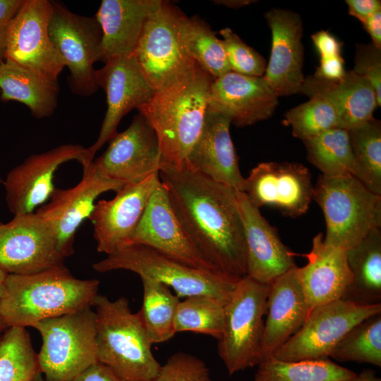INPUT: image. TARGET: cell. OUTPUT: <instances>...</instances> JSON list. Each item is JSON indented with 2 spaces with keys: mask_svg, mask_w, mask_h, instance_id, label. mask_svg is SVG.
<instances>
[{
  "mask_svg": "<svg viewBox=\"0 0 381 381\" xmlns=\"http://www.w3.org/2000/svg\"><path fill=\"white\" fill-rule=\"evenodd\" d=\"M8 327L0 319V333L4 332Z\"/></svg>",
  "mask_w": 381,
  "mask_h": 381,
  "instance_id": "obj_52",
  "label": "cell"
},
{
  "mask_svg": "<svg viewBox=\"0 0 381 381\" xmlns=\"http://www.w3.org/2000/svg\"><path fill=\"white\" fill-rule=\"evenodd\" d=\"M354 67L358 75L367 79L373 85L377 96V104H381V49L372 42L356 44Z\"/></svg>",
  "mask_w": 381,
  "mask_h": 381,
  "instance_id": "obj_42",
  "label": "cell"
},
{
  "mask_svg": "<svg viewBox=\"0 0 381 381\" xmlns=\"http://www.w3.org/2000/svg\"><path fill=\"white\" fill-rule=\"evenodd\" d=\"M188 19L179 7L162 0L145 23L131 56L154 91L185 74L195 64L186 47Z\"/></svg>",
  "mask_w": 381,
  "mask_h": 381,
  "instance_id": "obj_7",
  "label": "cell"
},
{
  "mask_svg": "<svg viewBox=\"0 0 381 381\" xmlns=\"http://www.w3.org/2000/svg\"><path fill=\"white\" fill-rule=\"evenodd\" d=\"M171 205L188 238L217 271L247 274L243 225L236 191L188 166H162L159 172Z\"/></svg>",
  "mask_w": 381,
  "mask_h": 381,
  "instance_id": "obj_1",
  "label": "cell"
},
{
  "mask_svg": "<svg viewBox=\"0 0 381 381\" xmlns=\"http://www.w3.org/2000/svg\"><path fill=\"white\" fill-rule=\"evenodd\" d=\"M338 361L364 363L381 367V313L352 327L330 353Z\"/></svg>",
  "mask_w": 381,
  "mask_h": 381,
  "instance_id": "obj_36",
  "label": "cell"
},
{
  "mask_svg": "<svg viewBox=\"0 0 381 381\" xmlns=\"http://www.w3.org/2000/svg\"><path fill=\"white\" fill-rule=\"evenodd\" d=\"M85 148L80 145L63 144L49 151L32 155L6 175L4 184L6 202L16 214L34 212L49 200L55 187L54 174L63 163L83 161Z\"/></svg>",
  "mask_w": 381,
  "mask_h": 381,
  "instance_id": "obj_18",
  "label": "cell"
},
{
  "mask_svg": "<svg viewBox=\"0 0 381 381\" xmlns=\"http://www.w3.org/2000/svg\"><path fill=\"white\" fill-rule=\"evenodd\" d=\"M303 143L307 159L322 175L353 176L354 159L348 130L331 128Z\"/></svg>",
  "mask_w": 381,
  "mask_h": 381,
  "instance_id": "obj_34",
  "label": "cell"
},
{
  "mask_svg": "<svg viewBox=\"0 0 381 381\" xmlns=\"http://www.w3.org/2000/svg\"><path fill=\"white\" fill-rule=\"evenodd\" d=\"M282 123L291 126L293 135L303 141L339 126L334 107L320 96L310 97L308 101L287 111Z\"/></svg>",
  "mask_w": 381,
  "mask_h": 381,
  "instance_id": "obj_39",
  "label": "cell"
},
{
  "mask_svg": "<svg viewBox=\"0 0 381 381\" xmlns=\"http://www.w3.org/2000/svg\"><path fill=\"white\" fill-rule=\"evenodd\" d=\"M49 33L68 69V81L72 92L85 97L95 94L99 87L94 65L99 61L102 37L95 17L75 13L52 1Z\"/></svg>",
  "mask_w": 381,
  "mask_h": 381,
  "instance_id": "obj_10",
  "label": "cell"
},
{
  "mask_svg": "<svg viewBox=\"0 0 381 381\" xmlns=\"http://www.w3.org/2000/svg\"><path fill=\"white\" fill-rule=\"evenodd\" d=\"M229 66L232 72L254 77L264 75L267 64L264 57L246 44L231 28L219 30Z\"/></svg>",
  "mask_w": 381,
  "mask_h": 381,
  "instance_id": "obj_40",
  "label": "cell"
},
{
  "mask_svg": "<svg viewBox=\"0 0 381 381\" xmlns=\"http://www.w3.org/2000/svg\"><path fill=\"white\" fill-rule=\"evenodd\" d=\"M231 123L227 116L208 107L202 131L186 166L215 182L242 192L245 178L231 138Z\"/></svg>",
  "mask_w": 381,
  "mask_h": 381,
  "instance_id": "obj_24",
  "label": "cell"
},
{
  "mask_svg": "<svg viewBox=\"0 0 381 381\" xmlns=\"http://www.w3.org/2000/svg\"><path fill=\"white\" fill-rule=\"evenodd\" d=\"M72 381H123L109 368L97 361L81 373L78 375Z\"/></svg>",
  "mask_w": 381,
  "mask_h": 381,
  "instance_id": "obj_46",
  "label": "cell"
},
{
  "mask_svg": "<svg viewBox=\"0 0 381 381\" xmlns=\"http://www.w3.org/2000/svg\"><path fill=\"white\" fill-rule=\"evenodd\" d=\"M313 187L311 174L302 164L265 162L259 163L245 178L242 192L258 209L270 206L296 218L308 210Z\"/></svg>",
  "mask_w": 381,
  "mask_h": 381,
  "instance_id": "obj_16",
  "label": "cell"
},
{
  "mask_svg": "<svg viewBox=\"0 0 381 381\" xmlns=\"http://www.w3.org/2000/svg\"><path fill=\"white\" fill-rule=\"evenodd\" d=\"M257 2V1L253 0H214L213 1L214 4L223 5L230 8L238 9Z\"/></svg>",
  "mask_w": 381,
  "mask_h": 381,
  "instance_id": "obj_50",
  "label": "cell"
},
{
  "mask_svg": "<svg viewBox=\"0 0 381 381\" xmlns=\"http://www.w3.org/2000/svg\"><path fill=\"white\" fill-rule=\"evenodd\" d=\"M160 182L159 174H154L140 183L124 185L112 199L96 202L89 219L97 251L109 255L128 243Z\"/></svg>",
  "mask_w": 381,
  "mask_h": 381,
  "instance_id": "obj_19",
  "label": "cell"
},
{
  "mask_svg": "<svg viewBox=\"0 0 381 381\" xmlns=\"http://www.w3.org/2000/svg\"><path fill=\"white\" fill-rule=\"evenodd\" d=\"M91 164L105 179L124 185L140 183L160 170L161 154L156 133L138 113L125 131L109 141L107 150Z\"/></svg>",
  "mask_w": 381,
  "mask_h": 381,
  "instance_id": "obj_14",
  "label": "cell"
},
{
  "mask_svg": "<svg viewBox=\"0 0 381 381\" xmlns=\"http://www.w3.org/2000/svg\"><path fill=\"white\" fill-rule=\"evenodd\" d=\"M99 272L124 270L156 280L179 298L207 295L226 304L241 279L191 266L146 246L127 243L92 265Z\"/></svg>",
  "mask_w": 381,
  "mask_h": 381,
  "instance_id": "obj_5",
  "label": "cell"
},
{
  "mask_svg": "<svg viewBox=\"0 0 381 381\" xmlns=\"http://www.w3.org/2000/svg\"><path fill=\"white\" fill-rule=\"evenodd\" d=\"M1 61H0V62H1Z\"/></svg>",
  "mask_w": 381,
  "mask_h": 381,
  "instance_id": "obj_55",
  "label": "cell"
},
{
  "mask_svg": "<svg viewBox=\"0 0 381 381\" xmlns=\"http://www.w3.org/2000/svg\"><path fill=\"white\" fill-rule=\"evenodd\" d=\"M179 301L176 317V333L192 332L219 340L224 323L225 304L207 295L192 296Z\"/></svg>",
  "mask_w": 381,
  "mask_h": 381,
  "instance_id": "obj_37",
  "label": "cell"
},
{
  "mask_svg": "<svg viewBox=\"0 0 381 381\" xmlns=\"http://www.w3.org/2000/svg\"><path fill=\"white\" fill-rule=\"evenodd\" d=\"M0 182L1 183H4V181L2 179H0Z\"/></svg>",
  "mask_w": 381,
  "mask_h": 381,
  "instance_id": "obj_54",
  "label": "cell"
},
{
  "mask_svg": "<svg viewBox=\"0 0 381 381\" xmlns=\"http://www.w3.org/2000/svg\"><path fill=\"white\" fill-rule=\"evenodd\" d=\"M54 232L36 213L0 222V267L8 274H30L64 265Z\"/></svg>",
  "mask_w": 381,
  "mask_h": 381,
  "instance_id": "obj_13",
  "label": "cell"
},
{
  "mask_svg": "<svg viewBox=\"0 0 381 381\" xmlns=\"http://www.w3.org/2000/svg\"><path fill=\"white\" fill-rule=\"evenodd\" d=\"M357 373L332 361H283L273 357L258 365L253 381H341Z\"/></svg>",
  "mask_w": 381,
  "mask_h": 381,
  "instance_id": "obj_33",
  "label": "cell"
},
{
  "mask_svg": "<svg viewBox=\"0 0 381 381\" xmlns=\"http://www.w3.org/2000/svg\"><path fill=\"white\" fill-rule=\"evenodd\" d=\"M270 289V284L245 276L224 306L218 354L229 375L258 365L261 361L263 318Z\"/></svg>",
  "mask_w": 381,
  "mask_h": 381,
  "instance_id": "obj_8",
  "label": "cell"
},
{
  "mask_svg": "<svg viewBox=\"0 0 381 381\" xmlns=\"http://www.w3.org/2000/svg\"><path fill=\"white\" fill-rule=\"evenodd\" d=\"M128 243L146 246L191 266L220 272L205 260L188 238L161 182Z\"/></svg>",
  "mask_w": 381,
  "mask_h": 381,
  "instance_id": "obj_21",
  "label": "cell"
},
{
  "mask_svg": "<svg viewBox=\"0 0 381 381\" xmlns=\"http://www.w3.org/2000/svg\"><path fill=\"white\" fill-rule=\"evenodd\" d=\"M8 274L0 267V303L6 290V280Z\"/></svg>",
  "mask_w": 381,
  "mask_h": 381,
  "instance_id": "obj_51",
  "label": "cell"
},
{
  "mask_svg": "<svg viewBox=\"0 0 381 381\" xmlns=\"http://www.w3.org/2000/svg\"><path fill=\"white\" fill-rule=\"evenodd\" d=\"M24 0H0V61L4 59L9 24Z\"/></svg>",
  "mask_w": 381,
  "mask_h": 381,
  "instance_id": "obj_43",
  "label": "cell"
},
{
  "mask_svg": "<svg viewBox=\"0 0 381 381\" xmlns=\"http://www.w3.org/2000/svg\"><path fill=\"white\" fill-rule=\"evenodd\" d=\"M310 37L320 58L341 56L343 42L328 31L320 30Z\"/></svg>",
  "mask_w": 381,
  "mask_h": 381,
  "instance_id": "obj_44",
  "label": "cell"
},
{
  "mask_svg": "<svg viewBox=\"0 0 381 381\" xmlns=\"http://www.w3.org/2000/svg\"><path fill=\"white\" fill-rule=\"evenodd\" d=\"M349 13L363 23L369 16L381 11L380 0H346Z\"/></svg>",
  "mask_w": 381,
  "mask_h": 381,
  "instance_id": "obj_47",
  "label": "cell"
},
{
  "mask_svg": "<svg viewBox=\"0 0 381 381\" xmlns=\"http://www.w3.org/2000/svg\"><path fill=\"white\" fill-rule=\"evenodd\" d=\"M264 16L272 32V48L263 78L278 97L299 93L305 79L301 16L273 8Z\"/></svg>",
  "mask_w": 381,
  "mask_h": 381,
  "instance_id": "obj_20",
  "label": "cell"
},
{
  "mask_svg": "<svg viewBox=\"0 0 381 381\" xmlns=\"http://www.w3.org/2000/svg\"><path fill=\"white\" fill-rule=\"evenodd\" d=\"M41 334L37 354L45 381H72L97 361L96 315L92 306L32 325Z\"/></svg>",
  "mask_w": 381,
  "mask_h": 381,
  "instance_id": "obj_9",
  "label": "cell"
},
{
  "mask_svg": "<svg viewBox=\"0 0 381 381\" xmlns=\"http://www.w3.org/2000/svg\"><path fill=\"white\" fill-rule=\"evenodd\" d=\"M322 234L312 241L310 252L305 254L307 264L296 268L310 312L313 308L341 299L352 279L347 262V250L327 246Z\"/></svg>",
  "mask_w": 381,
  "mask_h": 381,
  "instance_id": "obj_25",
  "label": "cell"
},
{
  "mask_svg": "<svg viewBox=\"0 0 381 381\" xmlns=\"http://www.w3.org/2000/svg\"><path fill=\"white\" fill-rule=\"evenodd\" d=\"M344 60L341 56L320 58L319 66L313 75L315 78L326 80H338L346 74Z\"/></svg>",
  "mask_w": 381,
  "mask_h": 381,
  "instance_id": "obj_45",
  "label": "cell"
},
{
  "mask_svg": "<svg viewBox=\"0 0 381 381\" xmlns=\"http://www.w3.org/2000/svg\"><path fill=\"white\" fill-rule=\"evenodd\" d=\"M246 251L247 274L253 279L271 284L296 265L294 253L281 241L271 226L246 194L236 191Z\"/></svg>",
  "mask_w": 381,
  "mask_h": 381,
  "instance_id": "obj_22",
  "label": "cell"
},
{
  "mask_svg": "<svg viewBox=\"0 0 381 381\" xmlns=\"http://www.w3.org/2000/svg\"><path fill=\"white\" fill-rule=\"evenodd\" d=\"M313 199L326 222L324 243L349 250L374 229L381 227V195L368 190L352 175H320Z\"/></svg>",
  "mask_w": 381,
  "mask_h": 381,
  "instance_id": "obj_6",
  "label": "cell"
},
{
  "mask_svg": "<svg viewBox=\"0 0 381 381\" xmlns=\"http://www.w3.org/2000/svg\"><path fill=\"white\" fill-rule=\"evenodd\" d=\"M92 306L96 315L97 361L123 381H155L161 365L128 299L121 297L111 301L97 294Z\"/></svg>",
  "mask_w": 381,
  "mask_h": 381,
  "instance_id": "obj_4",
  "label": "cell"
},
{
  "mask_svg": "<svg viewBox=\"0 0 381 381\" xmlns=\"http://www.w3.org/2000/svg\"><path fill=\"white\" fill-rule=\"evenodd\" d=\"M155 381H213L208 367L200 358L179 351L161 365Z\"/></svg>",
  "mask_w": 381,
  "mask_h": 381,
  "instance_id": "obj_41",
  "label": "cell"
},
{
  "mask_svg": "<svg viewBox=\"0 0 381 381\" xmlns=\"http://www.w3.org/2000/svg\"><path fill=\"white\" fill-rule=\"evenodd\" d=\"M214 80L195 63L138 109L156 133L161 167L186 165L202 129Z\"/></svg>",
  "mask_w": 381,
  "mask_h": 381,
  "instance_id": "obj_2",
  "label": "cell"
},
{
  "mask_svg": "<svg viewBox=\"0 0 381 381\" xmlns=\"http://www.w3.org/2000/svg\"><path fill=\"white\" fill-rule=\"evenodd\" d=\"M140 279L143 296L137 315L152 344L167 341L176 334L175 317L180 298L156 280Z\"/></svg>",
  "mask_w": 381,
  "mask_h": 381,
  "instance_id": "obj_31",
  "label": "cell"
},
{
  "mask_svg": "<svg viewBox=\"0 0 381 381\" xmlns=\"http://www.w3.org/2000/svg\"><path fill=\"white\" fill-rule=\"evenodd\" d=\"M278 103V97L263 76L232 71L213 81L208 99L209 107L227 116L237 127L270 118Z\"/></svg>",
  "mask_w": 381,
  "mask_h": 381,
  "instance_id": "obj_23",
  "label": "cell"
},
{
  "mask_svg": "<svg viewBox=\"0 0 381 381\" xmlns=\"http://www.w3.org/2000/svg\"><path fill=\"white\" fill-rule=\"evenodd\" d=\"M97 279L75 277L64 265L30 274H8L0 319L9 327H32L43 320L92 306Z\"/></svg>",
  "mask_w": 381,
  "mask_h": 381,
  "instance_id": "obj_3",
  "label": "cell"
},
{
  "mask_svg": "<svg viewBox=\"0 0 381 381\" xmlns=\"http://www.w3.org/2000/svg\"><path fill=\"white\" fill-rule=\"evenodd\" d=\"M354 159L353 176L381 195V122L375 118L349 130Z\"/></svg>",
  "mask_w": 381,
  "mask_h": 381,
  "instance_id": "obj_32",
  "label": "cell"
},
{
  "mask_svg": "<svg viewBox=\"0 0 381 381\" xmlns=\"http://www.w3.org/2000/svg\"><path fill=\"white\" fill-rule=\"evenodd\" d=\"M380 313L381 304L361 305L343 299L318 306L272 357L283 361L329 358L333 349L352 327Z\"/></svg>",
  "mask_w": 381,
  "mask_h": 381,
  "instance_id": "obj_11",
  "label": "cell"
},
{
  "mask_svg": "<svg viewBox=\"0 0 381 381\" xmlns=\"http://www.w3.org/2000/svg\"><path fill=\"white\" fill-rule=\"evenodd\" d=\"M37 354L25 327H9L0 337V381H36Z\"/></svg>",
  "mask_w": 381,
  "mask_h": 381,
  "instance_id": "obj_35",
  "label": "cell"
},
{
  "mask_svg": "<svg viewBox=\"0 0 381 381\" xmlns=\"http://www.w3.org/2000/svg\"><path fill=\"white\" fill-rule=\"evenodd\" d=\"M95 78L106 94L107 109L97 139L85 148L83 167L90 164L97 152L118 133L122 118L146 103L155 92L132 56L110 59L96 69Z\"/></svg>",
  "mask_w": 381,
  "mask_h": 381,
  "instance_id": "obj_15",
  "label": "cell"
},
{
  "mask_svg": "<svg viewBox=\"0 0 381 381\" xmlns=\"http://www.w3.org/2000/svg\"><path fill=\"white\" fill-rule=\"evenodd\" d=\"M362 24L370 36L371 42L377 48L381 49V11L369 16Z\"/></svg>",
  "mask_w": 381,
  "mask_h": 381,
  "instance_id": "obj_48",
  "label": "cell"
},
{
  "mask_svg": "<svg viewBox=\"0 0 381 381\" xmlns=\"http://www.w3.org/2000/svg\"><path fill=\"white\" fill-rule=\"evenodd\" d=\"M299 93L309 98L320 96L329 102L338 117V128L348 131L374 118V110L378 106L371 83L352 70L338 80L306 76Z\"/></svg>",
  "mask_w": 381,
  "mask_h": 381,
  "instance_id": "obj_28",
  "label": "cell"
},
{
  "mask_svg": "<svg viewBox=\"0 0 381 381\" xmlns=\"http://www.w3.org/2000/svg\"><path fill=\"white\" fill-rule=\"evenodd\" d=\"M352 279L341 299L361 305L381 304V230L370 231L347 250Z\"/></svg>",
  "mask_w": 381,
  "mask_h": 381,
  "instance_id": "obj_29",
  "label": "cell"
},
{
  "mask_svg": "<svg viewBox=\"0 0 381 381\" xmlns=\"http://www.w3.org/2000/svg\"><path fill=\"white\" fill-rule=\"evenodd\" d=\"M52 1L24 0L11 20L4 59L53 83L65 67L49 33Z\"/></svg>",
  "mask_w": 381,
  "mask_h": 381,
  "instance_id": "obj_12",
  "label": "cell"
},
{
  "mask_svg": "<svg viewBox=\"0 0 381 381\" xmlns=\"http://www.w3.org/2000/svg\"><path fill=\"white\" fill-rule=\"evenodd\" d=\"M0 90L2 100L19 102L28 107L33 116L42 119L54 112L59 86L4 59L0 62Z\"/></svg>",
  "mask_w": 381,
  "mask_h": 381,
  "instance_id": "obj_30",
  "label": "cell"
},
{
  "mask_svg": "<svg viewBox=\"0 0 381 381\" xmlns=\"http://www.w3.org/2000/svg\"><path fill=\"white\" fill-rule=\"evenodd\" d=\"M296 267L279 276L270 284L260 362L272 357L300 329L310 313L296 277Z\"/></svg>",
  "mask_w": 381,
  "mask_h": 381,
  "instance_id": "obj_26",
  "label": "cell"
},
{
  "mask_svg": "<svg viewBox=\"0 0 381 381\" xmlns=\"http://www.w3.org/2000/svg\"><path fill=\"white\" fill-rule=\"evenodd\" d=\"M83 169V177L77 185L66 189L55 188L49 201L36 211L54 232L59 250L65 258L73 254L76 231L90 218L97 198L107 191L117 192L124 186L99 175L91 163Z\"/></svg>",
  "mask_w": 381,
  "mask_h": 381,
  "instance_id": "obj_17",
  "label": "cell"
},
{
  "mask_svg": "<svg viewBox=\"0 0 381 381\" xmlns=\"http://www.w3.org/2000/svg\"><path fill=\"white\" fill-rule=\"evenodd\" d=\"M162 0H102L95 16L102 30L99 61L131 56L149 16Z\"/></svg>",
  "mask_w": 381,
  "mask_h": 381,
  "instance_id": "obj_27",
  "label": "cell"
},
{
  "mask_svg": "<svg viewBox=\"0 0 381 381\" xmlns=\"http://www.w3.org/2000/svg\"><path fill=\"white\" fill-rule=\"evenodd\" d=\"M36 381H45V380H42L41 376H40Z\"/></svg>",
  "mask_w": 381,
  "mask_h": 381,
  "instance_id": "obj_53",
  "label": "cell"
},
{
  "mask_svg": "<svg viewBox=\"0 0 381 381\" xmlns=\"http://www.w3.org/2000/svg\"><path fill=\"white\" fill-rule=\"evenodd\" d=\"M186 41L192 59L214 80L231 71L222 40L199 16L189 18Z\"/></svg>",
  "mask_w": 381,
  "mask_h": 381,
  "instance_id": "obj_38",
  "label": "cell"
},
{
  "mask_svg": "<svg viewBox=\"0 0 381 381\" xmlns=\"http://www.w3.org/2000/svg\"><path fill=\"white\" fill-rule=\"evenodd\" d=\"M341 381H381V379L377 375L375 370L368 368L362 370L351 378Z\"/></svg>",
  "mask_w": 381,
  "mask_h": 381,
  "instance_id": "obj_49",
  "label": "cell"
}]
</instances>
